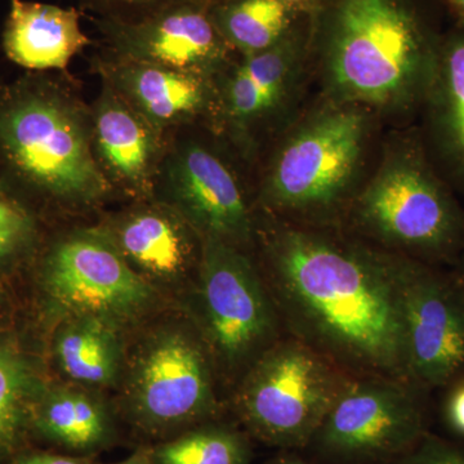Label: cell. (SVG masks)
I'll return each mask as SVG.
<instances>
[{"mask_svg": "<svg viewBox=\"0 0 464 464\" xmlns=\"http://www.w3.org/2000/svg\"><path fill=\"white\" fill-rule=\"evenodd\" d=\"M198 289L204 340L226 368L249 369L279 341L276 304L237 246L204 237Z\"/></svg>", "mask_w": 464, "mask_h": 464, "instance_id": "obj_5", "label": "cell"}, {"mask_svg": "<svg viewBox=\"0 0 464 464\" xmlns=\"http://www.w3.org/2000/svg\"><path fill=\"white\" fill-rule=\"evenodd\" d=\"M99 69L105 84L161 134L197 115L206 103L199 75L116 57L101 61Z\"/></svg>", "mask_w": 464, "mask_h": 464, "instance_id": "obj_16", "label": "cell"}, {"mask_svg": "<svg viewBox=\"0 0 464 464\" xmlns=\"http://www.w3.org/2000/svg\"><path fill=\"white\" fill-rule=\"evenodd\" d=\"M431 84L440 149L464 183V25L440 44Z\"/></svg>", "mask_w": 464, "mask_h": 464, "instance_id": "obj_21", "label": "cell"}, {"mask_svg": "<svg viewBox=\"0 0 464 464\" xmlns=\"http://www.w3.org/2000/svg\"><path fill=\"white\" fill-rule=\"evenodd\" d=\"M154 464H250L244 433L224 424L201 423L150 448Z\"/></svg>", "mask_w": 464, "mask_h": 464, "instance_id": "obj_24", "label": "cell"}, {"mask_svg": "<svg viewBox=\"0 0 464 464\" xmlns=\"http://www.w3.org/2000/svg\"><path fill=\"white\" fill-rule=\"evenodd\" d=\"M210 353L194 335H154L136 359L127 420L149 438L172 439L216 413Z\"/></svg>", "mask_w": 464, "mask_h": 464, "instance_id": "obj_6", "label": "cell"}, {"mask_svg": "<svg viewBox=\"0 0 464 464\" xmlns=\"http://www.w3.org/2000/svg\"><path fill=\"white\" fill-rule=\"evenodd\" d=\"M30 431L34 438L78 453L108 447L115 438L105 406L83 392L60 387L43 390L34 404Z\"/></svg>", "mask_w": 464, "mask_h": 464, "instance_id": "obj_18", "label": "cell"}, {"mask_svg": "<svg viewBox=\"0 0 464 464\" xmlns=\"http://www.w3.org/2000/svg\"><path fill=\"white\" fill-rule=\"evenodd\" d=\"M8 310V295L5 292V285H3L2 280H0V334L3 332L7 331L3 325V322H5V315H7Z\"/></svg>", "mask_w": 464, "mask_h": 464, "instance_id": "obj_31", "label": "cell"}, {"mask_svg": "<svg viewBox=\"0 0 464 464\" xmlns=\"http://www.w3.org/2000/svg\"><path fill=\"white\" fill-rule=\"evenodd\" d=\"M288 50L277 43L249 54L227 85V108L237 121H249L273 108L288 74Z\"/></svg>", "mask_w": 464, "mask_h": 464, "instance_id": "obj_23", "label": "cell"}, {"mask_svg": "<svg viewBox=\"0 0 464 464\" xmlns=\"http://www.w3.org/2000/svg\"><path fill=\"white\" fill-rule=\"evenodd\" d=\"M91 43L82 29L78 9L11 0L2 47L8 60L23 69L30 72L66 70Z\"/></svg>", "mask_w": 464, "mask_h": 464, "instance_id": "obj_15", "label": "cell"}, {"mask_svg": "<svg viewBox=\"0 0 464 464\" xmlns=\"http://www.w3.org/2000/svg\"><path fill=\"white\" fill-rule=\"evenodd\" d=\"M58 369L70 380L88 386H106L119 371V343L112 323L75 315L63 324L53 342Z\"/></svg>", "mask_w": 464, "mask_h": 464, "instance_id": "obj_20", "label": "cell"}, {"mask_svg": "<svg viewBox=\"0 0 464 464\" xmlns=\"http://www.w3.org/2000/svg\"><path fill=\"white\" fill-rule=\"evenodd\" d=\"M360 216L383 239L427 255L448 252L462 237L456 203L418 161L378 177L362 195Z\"/></svg>", "mask_w": 464, "mask_h": 464, "instance_id": "obj_10", "label": "cell"}, {"mask_svg": "<svg viewBox=\"0 0 464 464\" xmlns=\"http://www.w3.org/2000/svg\"><path fill=\"white\" fill-rule=\"evenodd\" d=\"M276 306L295 338L360 377H406L398 261L295 230L270 244Z\"/></svg>", "mask_w": 464, "mask_h": 464, "instance_id": "obj_1", "label": "cell"}, {"mask_svg": "<svg viewBox=\"0 0 464 464\" xmlns=\"http://www.w3.org/2000/svg\"><path fill=\"white\" fill-rule=\"evenodd\" d=\"M462 280L464 282V258H463V275H462Z\"/></svg>", "mask_w": 464, "mask_h": 464, "instance_id": "obj_35", "label": "cell"}, {"mask_svg": "<svg viewBox=\"0 0 464 464\" xmlns=\"http://www.w3.org/2000/svg\"><path fill=\"white\" fill-rule=\"evenodd\" d=\"M167 190L176 212L204 237L237 246L248 243V208L230 170L199 145L183 146L168 159Z\"/></svg>", "mask_w": 464, "mask_h": 464, "instance_id": "obj_13", "label": "cell"}, {"mask_svg": "<svg viewBox=\"0 0 464 464\" xmlns=\"http://www.w3.org/2000/svg\"><path fill=\"white\" fill-rule=\"evenodd\" d=\"M445 420L454 432L464 436V381L457 384L449 395L445 405Z\"/></svg>", "mask_w": 464, "mask_h": 464, "instance_id": "obj_29", "label": "cell"}, {"mask_svg": "<svg viewBox=\"0 0 464 464\" xmlns=\"http://www.w3.org/2000/svg\"><path fill=\"white\" fill-rule=\"evenodd\" d=\"M39 219L27 199L0 169V280L35 257Z\"/></svg>", "mask_w": 464, "mask_h": 464, "instance_id": "obj_25", "label": "cell"}, {"mask_svg": "<svg viewBox=\"0 0 464 464\" xmlns=\"http://www.w3.org/2000/svg\"><path fill=\"white\" fill-rule=\"evenodd\" d=\"M39 282L58 306L110 323L139 315L154 299L151 284L100 228L54 241L39 262Z\"/></svg>", "mask_w": 464, "mask_h": 464, "instance_id": "obj_8", "label": "cell"}, {"mask_svg": "<svg viewBox=\"0 0 464 464\" xmlns=\"http://www.w3.org/2000/svg\"><path fill=\"white\" fill-rule=\"evenodd\" d=\"M440 44L400 0H340L331 67L348 96L384 103L426 78L431 83Z\"/></svg>", "mask_w": 464, "mask_h": 464, "instance_id": "obj_3", "label": "cell"}, {"mask_svg": "<svg viewBox=\"0 0 464 464\" xmlns=\"http://www.w3.org/2000/svg\"><path fill=\"white\" fill-rule=\"evenodd\" d=\"M76 2L99 12L101 17L134 18L168 5L190 2V0H76Z\"/></svg>", "mask_w": 464, "mask_h": 464, "instance_id": "obj_27", "label": "cell"}, {"mask_svg": "<svg viewBox=\"0 0 464 464\" xmlns=\"http://www.w3.org/2000/svg\"><path fill=\"white\" fill-rule=\"evenodd\" d=\"M282 2L285 3V5H288V3H301L306 2V0H282Z\"/></svg>", "mask_w": 464, "mask_h": 464, "instance_id": "obj_34", "label": "cell"}, {"mask_svg": "<svg viewBox=\"0 0 464 464\" xmlns=\"http://www.w3.org/2000/svg\"><path fill=\"white\" fill-rule=\"evenodd\" d=\"M110 464H154V462H152L150 448H142L139 449L136 453L132 454L130 458H127V459L121 460V462Z\"/></svg>", "mask_w": 464, "mask_h": 464, "instance_id": "obj_30", "label": "cell"}, {"mask_svg": "<svg viewBox=\"0 0 464 464\" xmlns=\"http://www.w3.org/2000/svg\"><path fill=\"white\" fill-rule=\"evenodd\" d=\"M395 464H464V451L444 440L424 435Z\"/></svg>", "mask_w": 464, "mask_h": 464, "instance_id": "obj_26", "label": "cell"}, {"mask_svg": "<svg viewBox=\"0 0 464 464\" xmlns=\"http://www.w3.org/2000/svg\"><path fill=\"white\" fill-rule=\"evenodd\" d=\"M418 390L409 382L391 378L348 381L310 445L342 463L401 456L426 435Z\"/></svg>", "mask_w": 464, "mask_h": 464, "instance_id": "obj_7", "label": "cell"}, {"mask_svg": "<svg viewBox=\"0 0 464 464\" xmlns=\"http://www.w3.org/2000/svg\"><path fill=\"white\" fill-rule=\"evenodd\" d=\"M406 377L418 389L464 375V282L415 262L398 261Z\"/></svg>", "mask_w": 464, "mask_h": 464, "instance_id": "obj_9", "label": "cell"}, {"mask_svg": "<svg viewBox=\"0 0 464 464\" xmlns=\"http://www.w3.org/2000/svg\"><path fill=\"white\" fill-rule=\"evenodd\" d=\"M266 464H311L304 458L295 456V454H284V456L274 458L273 460Z\"/></svg>", "mask_w": 464, "mask_h": 464, "instance_id": "obj_32", "label": "cell"}, {"mask_svg": "<svg viewBox=\"0 0 464 464\" xmlns=\"http://www.w3.org/2000/svg\"><path fill=\"white\" fill-rule=\"evenodd\" d=\"M47 384L17 335L0 334V464L27 447L36 400Z\"/></svg>", "mask_w": 464, "mask_h": 464, "instance_id": "obj_19", "label": "cell"}, {"mask_svg": "<svg viewBox=\"0 0 464 464\" xmlns=\"http://www.w3.org/2000/svg\"><path fill=\"white\" fill-rule=\"evenodd\" d=\"M364 121L353 111L324 116L283 150L268 195L277 207L331 206L353 177L362 151Z\"/></svg>", "mask_w": 464, "mask_h": 464, "instance_id": "obj_11", "label": "cell"}, {"mask_svg": "<svg viewBox=\"0 0 464 464\" xmlns=\"http://www.w3.org/2000/svg\"><path fill=\"white\" fill-rule=\"evenodd\" d=\"M0 169L30 201L93 203L111 190L94 152L92 119L43 72L0 88Z\"/></svg>", "mask_w": 464, "mask_h": 464, "instance_id": "obj_2", "label": "cell"}, {"mask_svg": "<svg viewBox=\"0 0 464 464\" xmlns=\"http://www.w3.org/2000/svg\"><path fill=\"white\" fill-rule=\"evenodd\" d=\"M112 57L203 74L221 61L225 39L213 23L207 0H190L134 18L100 17Z\"/></svg>", "mask_w": 464, "mask_h": 464, "instance_id": "obj_12", "label": "cell"}, {"mask_svg": "<svg viewBox=\"0 0 464 464\" xmlns=\"http://www.w3.org/2000/svg\"><path fill=\"white\" fill-rule=\"evenodd\" d=\"M342 372L297 338L279 340L246 371L235 400L237 415L266 445L307 447L350 381Z\"/></svg>", "mask_w": 464, "mask_h": 464, "instance_id": "obj_4", "label": "cell"}, {"mask_svg": "<svg viewBox=\"0 0 464 464\" xmlns=\"http://www.w3.org/2000/svg\"><path fill=\"white\" fill-rule=\"evenodd\" d=\"M210 16L225 42L246 56L275 47L288 25L282 0H228L213 8Z\"/></svg>", "mask_w": 464, "mask_h": 464, "instance_id": "obj_22", "label": "cell"}, {"mask_svg": "<svg viewBox=\"0 0 464 464\" xmlns=\"http://www.w3.org/2000/svg\"><path fill=\"white\" fill-rule=\"evenodd\" d=\"M5 464H96L88 457L65 456L47 450L24 448Z\"/></svg>", "mask_w": 464, "mask_h": 464, "instance_id": "obj_28", "label": "cell"}, {"mask_svg": "<svg viewBox=\"0 0 464 464\" xmlns=\"http://www.w3.org/2000/svg\"><path fill=\"white\" fill-rule=\"evenodd\" d=\"M464 25V0H444Z\"/></svg>", "mask_w": 464, "mask_h": 464, "instance_id": "obj_33", "label": "cell"}, {"mask_svg": "<svg viewBox=\"0 0 464 464\" xmlns=\"http://www.w3.org/2000/svg\"><path fill=\"white\" fill-rule=\"evenodd\" d=\"M94 152L106 177L139 195L151 194L161 133L108 84L92 112Z\"/></svg>", "mask_w": 464, "mask_h": 464, "instance_id": "obj_14", "label": "cell"}, {"mask_svg": "<svg viewBox=\"0 0 464 464\" xmlns=\"http://www.w3.org/2000/svg\"><path fill=\"white\" fill-rule=\"evenodd\" d=\"M188 225L177 212L148 208L130 213L110 232L125 259L141 276L173 282L182 279L191 266Z\"/></svg>", "mask_w": 464, "mask_h": 464, "instance_id": "obj_17", "label": "cell"}]
</instances>
